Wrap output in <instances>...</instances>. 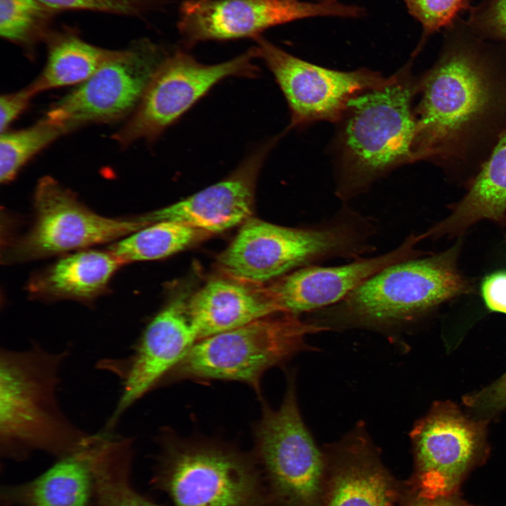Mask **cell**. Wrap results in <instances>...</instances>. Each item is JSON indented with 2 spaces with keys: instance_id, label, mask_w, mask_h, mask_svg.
<instances>
[{
  "instance_id": "cell-1",
  "label": "cell",
  "mask_w": 506,
  "mask_h": 506,
  "mask_svg": "<svg viewBox=\"0 0 506 506\" xmlns=\"http://www.w3.org/2000/svg\"><path fill=\"white\" fill-rule=\"evenodd\" d=\"M418 94L415 161L476 175L506 131V58L479 43L453 40L419 79Z\"/></svg>"
},
{
  "instance_id": "cell-2",
  "label": "cell",
  "mask_w": 506,
  "mask_h": 506,
  "mask_svg": "<svg viewBox=\"0 0 506 506\" xmlns=\"http://www.w3.org/2000/svg\"><path fill=\"white\" fill-rule=\"evenodd\" d=\"M70 348L51 351L32 342L0 349V452L23 460L34 452L57 458L77 448L90 433L74 424L60 403V372Z\"/></svg>"
},
{
  "instance_id": "cell-3",
  "label": "cell",
  "mask_w": 506,
  "mask_h": 506,
  "mask_svg": "<svg viewBox=\"0 0 506 506\" xmlns=\"http://www.w3.org/2000/svg\"><path fill=\"white\" fill-rule=\"evenodd\" d=\"M410 70L408 65L385 84L355 96L338 122L335 193L344 202L396 167L416 162L412 104L419 79Z\"/></svg>"
},
{
  "instance_id": "cell-4",
  "label": "cell",
  "mask_w": 506,
  "mask_h": 506,
  "mask_svg": "<svg viewBox=\"0 0 506 506\" xmlns=\"http://www.w3.org/2000/svg\"><path fill=\"white\" fill-rule=\"evenodd\" d=\"M376 226L351 208L304 227H287L249 218L218 257L227 276L252 283L273 282L297 269L333 259L373 252Z\"/></svg>"
},
{
  "instance_id": "cell-5",
  "label": "cell",
  "mask_w": 506,
  "mask_h": 506,
  "mask_svg": "<svg viewBox=\"0 0 506 506\" xmlns=\"http://www.w3.org/2000/svg\"><path fill=\"white\" fill-rule=\"evenodd\" d=\"M152 484L174 506H266L253 456L230 445L162 431Z\"/></svg>"
},
{
  "instance_id": "cell-6",
  "label": "cell",
  "mask_w": 506,
  "mask_h": 506,
  "mask_svg": "<svg viewBox=\"0 0 506 506\" xmlns=\"http://www.w3.org/2000/svg\"><path fill=\"white\" fill-rule=\"evenodd\" d=\"M328 329L292 313L271 315L196 341L165 381H238L259 392L266 371L304 349L309 335Z\"/></svg>"
},
{
  "instance_id": "cell-7",
  "label": "cell",
  "mask_w": 506,
  "mask_h": 506,
  "mask_svg": "<svg viewBox=\"0 0 506 506\" xmlns=\"http://www.w3.org/2000/svg\"><path fill=\"white\" fill-rule=\"evenodd\" d=\"M457 248L391 264L325 309L334 321L382 326L410 320L436 305L467 291L458 273Z\"/></svg>"
},
{
  "instance_id": "cell-8",
  "label": "cell",
  "mask_w": 506,
  "mask_h": 506,
  "mask_svg": "<svg viewBox=\"0 0 506 506\" xmlns=\"http://www.w3.org/2000/svg\"><path fill=\"white\" fill-rule=\"evenodd\" d=\"M254 441L266 506H321L325 455L301 419L292 378L278 409L264 404Z\"/></svg>"
},
{
  "instance_id": "cell-9",
  "label": "cell",
  "mask_w": 506,
  "mask_h": 506,
  "mask_svg": "<svg viewBox=\"0 0 506 506\" xmlns=\"http://www.w3.org/2000/svg\"><path fill=\"white\" fill-rule=\"evenodd\" d=\"M257 58L255 46L214 65L203 64L183 51L167 54L138 107L115 134V140L126 147L141 139H157L221 81L231 77H257Z\"/></svg>"
},
{
  "instance_id": "cell-10",
  "label": "cell",
  "mask_w": 506,
  "mask_h": 506,
  "mask_svg": "<svg viewBox=\"0 0 506 506\" xmlns=\"http://www.w3.org/2000/svg\"><path fill=\"white\" fill-rule=\"evenodd\" d=\"M166 56L149 39L134 41L54 103L45 118L70 132L88 124L111 122L131 115Z\"/></svg>"
},
{
  "instance_id": "cell-11",
  "label": "cell",
  "mask_w": 506,
  "mask_h": 506,
  "mask_svg": "<svg viewBox=\"0 0 506 506\" xmlns=\"http://www.w3.org/2000/svg\"><path fill=\"white\" fill-rule=\"evenodd\" d=\"M188 297L174 299L148 323L130 352L122 357L102 358L100 370L118 379L119 395L105 429L115 430L126 411L169 374L197 340L190 320Z\"/></svg>"
},
{
  "instance_id": "cell-12",
  "label": "cell",
  "mask_w": 506,
  "mask_h": 506,
  "mask_svg": "<svg viewBox=\"0 0 506 506\" xmlns=\"http://www.w3.org/2000/svg\"><path fill=\"white\" fill-rule=\"evenodd\" d=\"M34 206V223L11 248V259H35L84 249L126 237L145 227L139 217L112 219L92 212L51 176L39 181Z\"/></svg>"
},
{
  "instance_id": "cell-13",
  "label": "cell",
  "mask_w": 506,
  "mask_h": 506,
  "mask_svg": "<svg viewBox=\"0 0 506 506\" xmlns=\"http://www.w3.org/2000/svg\"><path fill=\"white\" fill-rule=\"evenodd\" d=\"M254 39L258 58L273 75L289 106L287 129L316 121L338 122L352 98L389 79L367 69L325 68L290 54L261 36Z\"/></svg>"
},
{
  "instance_id": "cell-14",
  "label": "cell",
  "mask_w": 506,
  "mask_h": 506,
  "mask_svg": "<svg viewBox=\"0 0 506 506\" xmlns=\"http://www.w3.org/2000/svg\"><path fill=\"white\" fill-rule=\"evenodd\" d=\"M361 7L338 2L299 0H186L180 6L178 30L191 48L205 41L255 37L272 27L294 20L336 16L359 18Z\"/></svg>"
},
{
  "instance_id": "cell-15",
  "label": "cell",
  "mask_w": 506,
  "mask_h": 506,
  "mask_svg": "<svg viewBox=\"0 0 506 506\" xmlns=\"http://www.w3.org/2000/svg\"><path fill=\"white\" fill-rule=\"evenodd\" d=\"M415 472L411 491L436 499L454 495L481 444L479 425L455 407L439 405L411 432Z\"/></svg>"
},
{
  "instance_id": "cell-16",
  "label": "cell",
  "mask_w": 506,
  "mask_h": 506,
  "mask_svg": "<svg viewBox=\"0 0 506 506\" xmlns=\"http://www.w3.org/2000/svg\"><path fill=\"white\" fill-rule=\"evenodd\" d=\"M419 235L408 237L396 248L335 266L313 265L292 271L267 286L280 313H300L337 304L373 275L395 263L415 257Z\"/></svg>"
},
{
  "instance_id": "cell-17",
  "label": "cell",
  "mask_w": 506,
  "mask_h": 506,
  "mask_svg": "<svg viewBox=\"0 0 506 506\" xmlns=\"http://www.w3.org/2000/svg\"><path fill=\"white\" fill-rule=\"evenodd\" d=\"M277 138L254 148L228 176L186 198L139 216L148 226L181 223L209 234L220 233L251 218L255 187Z\"/></svg>"
},
{
  "instance_id": "cell-18",
  "label": "cell",
  "mask_w": 506,
  "mask_h": 506,
  "mask_svg": "<svg viewBox=\"0 0 506 506\" xmlns=\"http://www.w3.org/2000/svg\"><path fill=\"white\" fill-rule=\"evenodd\" d=\"M325 455L321 506H399L405 490L383 465L362 428L332 445Z\"/></svg>"
},
{
  "instance_id": "cell-19",
  "label": "cell",
  "mask_w": 506,
  "mask_h": 506,
  "mask_svg": "<svg viewBox=\"0 0 506 506\" xmlns=\"http://www.w3.org/2000/svg\"><path fill=\"white\" fill-rule=\"evenodd\" d=\"M187 310L197 340L279 313L266 286L226 275L193 294Z\"/></svg>"
},
{
  "instance_id": "cell-20",
  "label": "cell",
  "mask_w": 506,
  "mask_h": 506,
  "mask_svg": "<svg viewBox=\"0 0 506 506\" xmlns=\"http://www.w3.org/2000/svg\"><path fill=\"white\" fill-rule=\"evenodd\" d=\"M89 435L38 477L3 488L1 502L6 506H88L93 498Z\"/></svg>"
},
{
  "instance_id": "cell-21",
  "label": "cell",
  "mask_w": 506,
  "mask_h": 506,
  "mask_svg": "<svg viewBox=\"0 0 506 506\" xmlns=\"http://www.w3.org/2000/svg\"><path fill=\"white\" fill-rule=\"evenodd\" d=\"M134 439L102 429L88 439L96 506H161L131 483Z\"/></svg>"
},
{
  "instance_id": "cell-22",
  "label": "cell",
  "mask_w": 506,
  "mask_h": 506,
  "mask_svg": "<svg viewBox=\"0 0 506 506\" xmlns=\"http://www.w3.org/2000/svg\"><path fill=\"white\" fill-rule=\"evenodd\" d=\"M109 250H81L58 260L37 275L30 291L50 299L90 300L101 294L121 265Z\"/></svg>"
},
{
  "instance_id": "cell-23",
  "label": "cell",
  "mask_w": 506,
  "mask_h": 506,
  "mask_svg": "<svg viewBox=\"0 0 506 506\" xmlns=\"http://www.w3.org/2000/svg\"><path fill=\"white\" fill-rule=\"evenodd\" d=\"M481 219H506V131L472 179L451 214L426 232L427 237L456 234Z\"/></svg>"
},
{
  "instance_id": "cell-24",
  "label": "cell",
  "mask_w": 506,
  "mask_h": 506,
  "mask_svg": "<svg viewBox=\"0 0 506 506\" xmlns=\"http://www.w3.org/2000/svg\"><path fill=\"white\" fill-rule=\"evenodd\" d=\"M45 43L48 49L45 66L27 86L34 96L48 89L82 84L122 51L91 44L81 37L77 29L69 26L53 29Z\"/></svg>"
},
{
  "instance_id": "cell-25",
  "label": "cell",
  "mask_w": 506,
  "mask_h": 506,
  "mask_svg": "<svg viewBox=\"0 0 506 506\" xmlns=\"http://www.w3.org/2000/svg\"><path fill=\"white\" fill-rule=\"evenodd\" d=\"M209 235L181 223L160 221L123 238L108 250L123 264L156 260L179 252Z\"/></svg>"
},
{
  "instance_id": "cell-26",
  "label": "cell",
  "mask_w": 506,
  "mask_h": 506,
  "mask_svg": "<svg viewBox=\"0 0 506 506\" xmlns=\"http://www.w3.org/2000/svg\"><path fill=\"white\" fill-rule=\"evenodd\" d=\"M58 13L39 0H0V35L32 51L46 42Z\"/></svg>"
},
{
  "instance_id": "cell-27",
  "label": "cell",
  "mask_w": 506,
  "mask_h": 506,
  "mask_svg": "<svg viewBox=\"0 0 506 506\" xmlns=\"http://www.w3.org/2000/svg\"><path fill=\"white\" fill-rule=\"evenodd\" d=\"M67 133L65 127L45 117L28 128L1 133V182L11 181L32 157Z\"/></svg>"
},
{
  "instance_id": "cell-28",
  "label": "cell",
  "mask_w": 506,
  "mask_h": 506,
  "mask_svg": "<svg viewBox=\"0 0 506 506\" xmlns=\"http://www.w3.org/2000/svg\"><path fill=\"white\" fill-rule=\"evenodd\" d=\"M469 0H404L410 15L422 26L423 37L416 55L429 35L449 25L469 5Z\"/></svg>"
},
{
  "instance_id": "cell-29",
  "label": "cell",
  "mask_w": 506,
  "mask_h": 506,
  "mask_svg": "<svg viewBox=\"0 0 506 506\" xmlns=\"http://www.w3.org/2000/svg\"><path fill=\"white\" fill-rule=\"evenodd\" d=\"M57 12L86 11L126 17H141L158 8L160 0H39Z\"/></svg>"
},
{
  "instance_id": "cell-30",
  "label": "cell",
  "mask_w": 506,
  "mask_h": 506,
  "mask_svg": "<svg viewBox=\"0 0 506 506\" xmlns=\"http://www.w3.org/2000/svg\"><path fill=\"white\" fill-rule=\"evenodd\" d=\"M469 25L482 37L506 41V0H486L473 9Z\"/></svg>"
},
{
  "instance_id": "cell-31",
  "label": "cell",
  "mask_w": 506,
  "mask_h": 506,
  "mask_svg": "<svg viewBox=\"0 0 506 506\" xmlns=\"http://www.w3.org/2000/svg\"><path fill=\"white\" fill-rule=\"evenodd\" d=\"M34 95L27 89L2 95L0 98L1 133L8 130L10 124L26 109Z\"/></svg>"
},
{
  "instance_id": "cell-32",
  "label": "cell",
  "mask_w": 506,
  "mask_h": 506,
  "mask_svg": "<svg viewBox=\"0 0 506 506\" xmlns=\"http://www.w3.org/2000/svg\"><path fill=\"white\" fill-rule=\"evenodd\" d=\"M481 291L486 304L491 310L506 313V271L486 277Z\"/></svg>"
},
{
  "instance_id": "cell-33",
  "label": "cell",
  "mask_w": 506,
  "mask_h": 506,
  "mask_svg": "<svg viewBox=\"0 0 506 506\" xmlns=\"http://www.w3.org/2000/svg\"><path fill=\"white\" fill-rule=\"evenodd\" d=\"M469 405L484 410H495L506 407V373L496 382L477 394L469 397Z\"/></svg>"
},
{
  "instance_id": "cell-34",
  "label": "cell",
  "mask_w": 506,
  "mask_h": 506,
  "mask_svg": "<svg viewBox=\"0 0 506 506\" xmlns=\"http://www.w3.org/2000/svg\"><path fill=\"white\" fill-rule=\"evenodd\" d=\"M399 506H471L466 502L449 496L436 499H426L417 496L411 491H404Z\"/></svg>"
},
{
  "instance_id": "cell-35",
  "label": "cell",
  "mask_w": 506,
  "mask_h": 506,
  "mask_svg": "<svg viewBox=\"0 0 506 506\" xmlns=\"http://www.w3.org/2000/svg\"><path fill=\"white\" fill-rule=\"evenodd\" d=\"M317 2H337V0H316Z\"/></svg>"
}]
</instances>
